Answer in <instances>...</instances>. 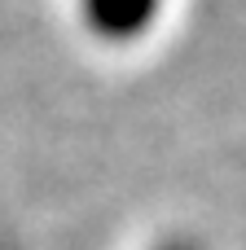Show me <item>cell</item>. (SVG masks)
<instances>
[{
    "instance_id": "cell-1",
    "label": "cell",
    "mask_w": 246,
    "mask_h": 250,
    "mask_svg": "<svg viewBox=\"0 0 246 250\" xmlns=\"http://www.w3.org/2000/svg\"><path fill=\"white\" fill-rule=\"evenodd\" d=\"M158 4L163 0H79L88 26L97 35H106V40H132V35H141L154 22Z\"/></svg>"
}]
</instances>
